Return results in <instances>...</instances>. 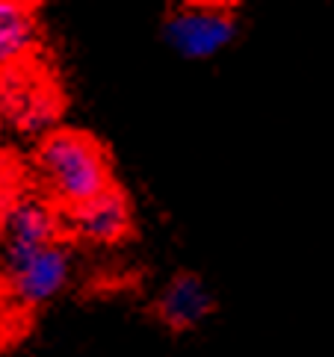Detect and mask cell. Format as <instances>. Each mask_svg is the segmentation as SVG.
Returning a JSON list of instances; mask_svg holds the SVG:
<instances>
[{"instance_id": "1", "label": "cell", "mask_w": 334, "mask_h": 357, "mask_svg": "<svg viewBox=\"0 0 334 357\" xmlns=\"http://www.w3.org/2000/svg\"><path fill=\"white\" fill-rule=\"evenodd\" d=\"M36 169L48 192L74 210L115 186L107 148L83 130H50L36 148Z\"/></svg>"}, {"instance_id": "2", "label": "cell", "mask_w": 334, "mask_h": 357, "mask_svg": "<svg viewBox=\"0 0 334 357\" xmlns=\"http://www.w3.org/2000/svg\"><path fill=\"white\" fill-rule=\"evenodd\" d=\"M242 30V6L228 0H187L166 12L163 39L177 56L201 62L222 54Z\"/></svg>"}, {"instance_id": "3", "label": "cell", "mask_w": 334, "mask_h": 357, "mask_svg": "<svg viewBox=\"0 0 334 357\" xmlns=\"http://www.w3.org/2000/svg\"><path fill=\"white\" fill-rule=\"evenodd\" d=\"M57 83L33 62L0 74V124L27 136H48L59 119Z\"/></svg>"}, {"instance_id": "4", "label": "cell", "mask_w": 334, "mask_h": 357, "mask_svg": "<svg viewBox=\"0 0 334 357\" xmlns=\"http://www.w3.org/2000/svg\"><path fill=\"white\" fill-rule=\"evenodd\" d=\"M0 269H3L12 298L21 301L24 307H42L66 289L71 278V257L59 242H54L21 257L0 260Z\"/></svg>"}, {"instance_id": "5", "label": "cell", "mask_w": 334, "mask_h": 357, "mask_svg": "<svg viewBox=\"0 0 334 357\" xmlns=\"http://www.w3.org/2000/svg\"><path fill=\"white\" fill-rule=\"evenodd\" d=\"M216 310V296L208 280L196 272H177L166 280L160 296L154 298V316L169 331H192L204 325Z\"/></svg>"}, {"instance_id": "6", "label": "cell", "mask_w": 334, "mask_h": 357, "mask_svg": "<svg viewBox=\"0 0 334 357\" xmlns=\"http://www.w3.org/2000/svg\"><path fill=\"white\" fill-rule=\"evenodd\" d=\"M57 234H59V219L45 201L36 198L12 201L3 215V227H0V260L21 257V254L54 245Z\"/></svg>"}, {"instance_id": "7", "label": "cell", "mask_w": 334, "mask_h": 357, "mask_svg": "<svg viewBox=\"0 0 334 357\" xmlns=\"http://www.w3.org/2000/svg\"><path fill=\"white\" fill-rule=\"evenodd\" d=\"M68 227L89 245H119L133 227L131 201L119 186H112L95 201L68 210Z\"/></svg>"}, {"instance_id": "8", "label": "cell", "mask_w": 334, "mask_h": 357, "mask_svg": "<svg viewBox=\"0 0 334 357\" xmlns=\"http://www.w3.org/2000/svg\"><path fill=\"white\" fill-rule=\"evenodd\" d=\"M38 36H42V24L36 6L0 0V74L30 66Z\"/></svg>"}, {"instance_id": "9", "label": "cell", "mask_w": 334, "mask_h": 357, "mask_svg": "<svg viewBox=\"0 0 334 357\" xmlns=\"http://www.w3.org/2000/svg\"><path fill=\"white\" fill-rule=\"evenodd\" d=\"M9 204H12V201H6L3 195H0V227H3V215H6V210H9Z\"/></svg>"}, {"instance_id": "10", "label": "cell", "mask_w": 334, "mask_h": 357, "mask_svg": "<svg viewBox=\"0 0 334 357\" xmlns=\"http://www.w3.org/2000/svg\"><path fill=\"white\" fill-rule=\"evenodd\" d=\"M0 127H3V124H0Z\"/></svg>"}]
</instances>
